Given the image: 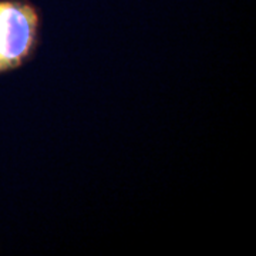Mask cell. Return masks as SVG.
Returning a JSON list of instances; mask_svg holds the SVG:
<instances>
[{"label": "cell", "instance_id": "1", "mask_svg": "<svg viewBox=\"0 0 256 256\" xmlns=\"http://www.w3.org/2000/svg\"><path fill=\"white\" fill-rule=\"evenodd\" d=\"M38 9L28 0H0V73L32 58L40 40Z\"/></svg>", "mask_w": 256, "mask_h": 256}]
</instances>
